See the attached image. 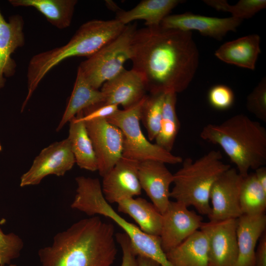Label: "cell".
<instances>
[{"instance_id":"cell-36","label":"cell","mask_w":266,"mask_h":266,"mask_svg":"<svg viewBox=\"0 0 266 266\" xmlns=\"http://www.w3.org/2000/svg\"><path fill=\"white\" fill-rule=\"evenodd\" d=\"M254 266H266V231L259 240L256 249Z\"/></svg>"},{"instance_id":"cell-8","label":"cell","mask_w":266,"mask_h":266,"mask_svg":"<svg viewBox=\"0 0 266 266\" xmlns=\"http://www.w3.org/2000/svg\"><path fill=\"white\" fill-rule=\"evenodd\" d=\"M135 24L126 25L114 40L81 62L78 67L89 84L96 89L116 76L130 60L131 42Z\"/></svg>"},{"instance_id":"cell-12","label":"cell","mask_w":266,"mask_h":266,"mask_svg":"<svg viewBox=\"0 0 266 266\" xmlns=\"http://www.w3.org/2000/svg\"><path fill=\"white\" fill-rule=\"evenodd\" d=\"M243 177L230 167L215 181L211 189L209 221L237 219L241 215L239 197Z\"/></svg>"},{"instance_id":"cell-32","label":"cell","mask_w":266,"mask_h":266,"mask_svg":"<svg viewBox=\"0 0 266 266\" xmlns=\"http://www.w3.org/2000/svg\"><path fill=\"white\" fill-rule=\"evenodd\" d=\"M247 110L257 118L266 122V78L264 77L247 98Z\"/></svg>"},{"instance_id":"cell-37","label":"cell","mask_w":266,"mask_h":266,"mask_svg":"<svg viewBox=\"0 0 266 266\" xmlns=\"http://www.w3.org/2000/svg\"><path fill=\"white\" fill-rule=\"evenodd\" d=\"M254 173L258 182L266 191V167L264 166L260 167L255 170Z\"/></svg>"},{"instance_id":"cell-17","label":"cell","mask_w":266,"mask_h":266,"mask_svg":"<svg viewBox=\"0 0 266 266\" xmlns=\"http://www.w3.org/2000/svg\"><path fill=\"white\" fill-rule=\"evenodd\" d=\"M166 164L155 161L140 162L138 177L141 189L152 203L162 214L170 200V185L173 183V174L167 169Z\"/></svg>"},{"instance_id":"cell-25","label":"cell","mask_w":266,"mask_h":266,"mask_svg":"<svg viewBox=\"0 0 266 266\" xmlns=\"http://www.w3.org/2000/svg\"><path fill=\"white\" fill-rule=\"evenodd\" d=\"M104 101V96L101 91L92 87L77 69L72 93L57 131L61 130L80 112L91 106L102 104Z\"/></svg>"},{"instance_id":"cell-35","label":"cell","mask_w":266,"mask_h":266,"mask_svg":"<svg viewBox=\"0 0 266 266\" xmlns=\"http://www.w3.org/2000/svg\"><path fill=\"white\" fill-rule=\"evenodd\" d=\"M115 238L122 251V261L120 266H138L137 255L128 236L125 233H117L115 234Z\"/></svg>"},{"instance_id":"cell-40","label":"cell","mask_w":266,"mask_h":266,"mask_svg":"<svg viewBox=\"0 0 266 266\" xmlns=\"http://www.w3.org/2000/svg\"><path fill=\"white\" fill-rule=\"evenodd\" d=\"M2 145L0 141V152L2 151Z\"/></svg>"},{"instance_id":"cell-29","label":"cell","mask_w":266,"mask_h":266,"mask_svg":"<svg viewBox=\"0 0 266 266\" xmlns=\"http://www.w3.org/2000/svg\"><path fill=\"white\" fill-rule=\"evenodd\" d=\"M165 95H146L143 102L141 120L146 129L150 141L155 139L160 130Z\"/></svg>"},{"instance_id":"cell-1","label":"cell","mask_w":266,"mask_h":266,"mask_svg":"<svg viewBox=\"0 0 266 266\" xmlns=\"http://www.w3.org/2000/svg\"><path fill=\"white\" fill-rule=\"evenodd\" d=\"M130 60L143 76L150 94L186 90L199 63L192 32L161 25L136 29L131 42Z\"/></svg>"},{"instance_id":"cell-28","label":"cell","mask_w":266,"mask_h":266,"mask_svg":"<svg viewBox=\"0 0 266 266\" xmlns=\"http://www.w3.org/2000/svg\"><path fill=\"white\" fill-rule=\"evenodd\" d=\"M239 203L242 214L256 215L265 214L266 191L258 182L254 173L243 177Z\"/></svg>"},{"instance_id":"cell-20","label":"cell","mask_w":266,"mask_h":266,"mask_svg":"<svg viewBox=\"0 0 266 266\" xmlns=\"http://www.w3.org/2000/svg\"><path fill=\"white\" fill-rule=\"evenodd\" d=\"M260 53V37L252 34L224 43L214 55L226 63L254 70Z\"/></svg>"},{"instance_id":"cell-34","label":"cell","mask_w":266,"mask_h":266,"mask_svg":"<svg viewBox=\"0 0 266 266\" xmlns=\"http://www.w3.org/2000/svg\"><path fill=\"white\" fill-rule=\"evenodd\" d=\"M119 109L118 105L101 103L86 108L77 115L83 121L100 118L106 119L114 114Z\"/></svg>"},{"instance_id":"cell-2","label":"cell","mask_w":266,"mask_h":266,"mask_svg":"<svg viewBox=\"0 0 266 266\" xmlns=\"http://www.w3.org/2000/svg\"><path fill=\"white\" fill-rule=\"evenodd\" d=\"M117 252L113 225L96 215L57 233L38 255L41 266H111Z\"/></svg>"},{"instance_id":"cell-26","label":"cell","mask_w":266,"mask_h":266,"mask_svg":"<svg viewBox=\"0 0 266 266\" xmlns=\"http://www.w3.org/2000/svg\"><path fill=\"white\" fill-rule=\"evenodd\" d=\"M75 163L80 168L91 171L98 170L97 160L85 124L78 115L69 121L67 137Z\"/></svg>"},{"instance_id":"cell-14","label":"cell","mask_w":266,"mask_h":266,"mask_svg":"<svg viewBox=\"0 0 266 266\" xmlns=\"http://www.w3.org/2000/svg\"><path fill=\"white\" fill-rule=\"evenodd\" d=\"M139 162L122 157L104 176L101 189L106 200L110 204L134 198L141 194L138 177Z\"/></svg>"},{"instance_id":"cell-22","label":"cell","mask_w":266,"mask_h":266,"mask_svg":"<svg viewBox=\"0 0 266 266\" xmlns=\"http://www.w3.org/2000/svg\"><path fill=\"white\" fill-rule=\"evenodd\" d=\"M182 1L180 0H143L131 10H118L115 19L124 25L136 20H143L145 21L146 27L159 26L171 10Z\"/></svg>"},{"instance_id":"cell-27","label":"cell","mask_w":266,"mask_h":266,"mask_svg":"<svg viewBox=\"0 0 266 266\" xmlns=\"http://www.w3.org/2000/svg\"><path fill=\"white\" fill-rule=\"evenodd\" d=\"M176 94L172 92L165 93L162 117L156 144L171 152L180 129V122L176 111Z\"/></svg>"},{"instance_id":"cell-13","label":"cell","mask_w":266,"mask_h":266,"mask_svg":"<svg viewBox=\"0 0 266 266\" xmlns=\"http://www.w3.org/2000/svg\"><path fill=\"white\" fill-rule=\"evenodd\" d=\"M183 204L170 201L162 214L160 234L161 246L166 253L200 229L203 218Z\"/></svg>"},{"instance_id":"cell-33","label":"cell","mask_w":266,"mask_h":266,"mask_svg":"<svg viewBox=\"0 0 266 266\" xmlns=\"http://www.w3.org/2000/svg\"><path fill=\"white\" fill-rule=\"evenodd\" d=\"M208 98L212 107L219 110H225L232 106L234 96L230 88L220 84L214 86L210 89Z\"/></svg>"},{"instance_id":"cell-3","label":"cell","mask_w":266,"mask_h":266,"mask_svg":"<svg viewBox=\"0 0 266 266\" xmlns=\"http://www.w3.org/2000/svg\"><path fill=\"white\" fill-rule=\"evenodd\" d=\"M200 137L220 146L243 177L250 169L266 165V130L244 114L234 115L220 124H207Z\"/></svg>"},{"instance_id":"cell-19","label":"cell","mask_w":266,"mask_h":266,"mask_svg":"<svg viewBox=\"0 0 266 266\" xmlns=\"http://www.w3.org/2000/svg\"><path fill=\"white\" fill-rule=\"evenodd\" d=\"M266 231V216L242 214L237 218V258L235 266H254L256 246Z\"/></svg>"},{"instance_id":"cell-30","label":"cell","mask_w":266,"mask_h":266,"mask_svg":"<svg viewBox=\"0 0 266 266\" xmlns=\"http://www.w3.org/2000/svg\"><path fill=\"white\" fill-rule=\"evenodd\" d=\"M203 1L216 10L229 12L232 17L242 20L252 17L266 7V0H240L233 5L226 0H205Z\"/></svg>"},{"instance_id":"cell-5","label":"cell","mask_w":266,"mask_h":266,"mask_svg":"<svg viewBox=\"0 0 266 266\" xmlns=\"http://www.w3.org/2000/svg\"><path fill=\"white\" fill-rule=\"evenodd\" d=\"M76 194L70 206L89 216L102 215L113 221L129 237L137 256L146 257L161 266H172L163 250L160 236L147 234L117 212L105 199L101 184L98 178L83 176L75 178Z\"/></svg>"},{"instance_id":"cell-15","label":"cell","mask_w":266,"mask_h":266,"mask_svg":"<svg viewBox=\"0 0 266 266\" xmlns=\"http://www.w3.org/2000/svg\"><path fill=\"white\" fill-rule=\"evenodd\" d=\"M242 20L233 17H208L190 12L168 15L160 25L165 28L184 32L197 31L200 34L221 40L229 32H235Z\"/></svg>"},{"instance_id":"cell-11","label":"cell","mask_w":266,"mask_h":266,"mask_svg":"<svg viewBox=\"0 0 266 266\" xmlns=\"http://www.w3.org/2000/svg\"><path fill=\"white\" fill-rule=\"evenodd\" d=\"M237 225V219L203 222L200 230L207 237L209 266H235Z\"/></svg>"},{"instance_id":"cell-10","label":"cell","mask_w":266,"mask_h":266,"mask_svg":"<svg viewBox=\"0 0 266 266\" xmlns=\"http://www.w3.org/2000/svg\"><path fill=\"white\" fill-rule=\"evenodd\" d=\"M75 163L67 138L55 142L44 148L20 179L21 187L38 185L48 175L63 176Z\"/></svg>"},{"instance_id":"cell-16","label":"cell","mask_w":266,"mask_h":266,"mask_svg":"<svg viewBox=\"0 0 266 266\" xmlns=\"http://www.w3.org/2000/svg\"><path fill=\"white\" fill-rule=\"evenodd\" d=\"M101 87L104 98L102 104L121 105L124 109L137 104L147 95V92L143 76L133 68H124Z\"/></svg>"},{"instance_id":"cell-31","label":"cell","mask_w":266,"mask_h":266,"mask_svg":"<svg viewBox=\"0 0 266 266\" xmlns=\"http://www.w3.org/2000/svg\"><path fill=\"white\" fill-rule=\"evenodd\" d=\"M23 247V241L19 236L13 233L5 234L0 228V266L10 264L20 256Z\"/></svg>"},{"instance_id":"cell-7","label":"cell","mask_w":266,"mask_h":266,"mask_svg":"<svg viewBox=\"0 0 266 266\" xmlns=\"http://www.w3.org/2000/svg\"><path fill=\"white\" fill-rule=\"evenodd\" d=\"M145 97L133 106L127 109H119L106 118L108 122L117 127L124 135L122 156L139 163L146 161H159L171 165L182 163L183 159L181 157L172 154L156 143H151L143 134L140 121Z\"/></svg>"},{"instance_id":"cell-39","label":"cell","mask_w":266,"mask_h":266,"mask_svg":"<svg viewBox=\"0 0 266 266\" xmlns=\"http://www.w3.org/2000/svg\"><path fill=\"white\" fill-rule=\"evenodd\" d=\"M17 266L15 265H13V264H9L7 266Z\"/></svg>"},{"instance_id":"cell-38","label":"cell","mask_w":266,"mask_h":266,"mask_svg":"<svg viewBox=\"0 0 266 266\" xmlns=\"http://www.w3.org/2000/svg\"><path fill=\"white\" fill-rule=\"evenodd\" d=\"M137 262L138 266H161L153 259L141 256H137Z\"/></svg>"},{"instance_id":"cell-24","label":"cell","mask_w":266,"mask_h":266,"mask_svg":"<svg viewBox=\"0 0 266 266\" xmlns=\"http://www.w3.org/2000/svg\"><path fill=\"white\" fill-rule=\"evenodd\" d=\"M14 7H32L42 14L48 21L59 29L68 27L71 23L76 0H9Z\"/></svg>"},{"instance_id":"cell-18","label":"cell","mask_w":266,"mask_h":266,"mask_svg":"<svg viewBox=\"0 0 266 266\" xmlns=\"http://www.w3.org/2000/svg\"><path fill=\"white\" fill-rule=\"evenodd\" d=\"M24 22L19 14L5 20L0 10V89L5 85L6 78L12 76L16 64L11 55L25 44Z\"/></svg>"},{"instance_id":"cell-4","label":"cell","mask_w":266,"mask_h":266,"mask_svg":"<svg viewBox=\"0 0 266 266\" xmlns=\"http://www.w3.org/2000/svg\"><path fill=\"white\" fill-rule=\"evenodd\" d=\"M125 27L115 19L89 21L66 44L34 55L28 66V93L21 109H24L40 82L55 66L71 57L88 58L116 38Z\"/></svg>"},{"instance_id":"cell-6","label":"cell","mask_w":266,"mask_h":266,"mask_svg":"<svg viewBox=\"0 0 266 266\" xmlns=\"http://www.w3.org/2000/svg\"><path fill=\"white\" fill-rule=\"evenodd\" d=\"M219 150H211L193 161L183 160L181 167L173 174L170 198L187 207L194 206L207 216L211 211L210 193L215 181L231 166L223 161Z\"/></svg>"},{"instance_id":"cell-23","label":"cell","mask_w":266,"mask_h":266,"mask_svg":"<svg viewBox=\"0 0 266 266\" xmlns=\"http://www.w3.org/2000/svg\"><path fill=\"white\" fill-rule=\"evenodd\" d=\"M118 211L128 214L143 233L160 236L163 216L152 202L142 198L123 199L118 203Z\"/></svg>"},{"instance_id":"cell-9","label":"cell","mask_w":266,"mask_h":266,"mask_svg":"<svg viewBox=\"0 0 266 266\" xmlns=\"http://www.w3.org/2000/svg\"><path fill=\"white\" fill-rule=\"evenodd\" d=\"M84 122L96 154L98 171L103 177L122 157L124 135L105 118Z\"/></svg>"},{"instance_id":"cell-21","label":"cell","mask_w":266,"mask_h":266,"mask_svg":"<svg viewBox=\"0 0 266 266\" xmlns=\"http://www.w3.org/2000/svg\"><path fill=\"white\" fill-rule=\"evenodd\" d=\"M166 254L172 266H209L207 239L200 230Z\"/></svg>"}]
</instances>
